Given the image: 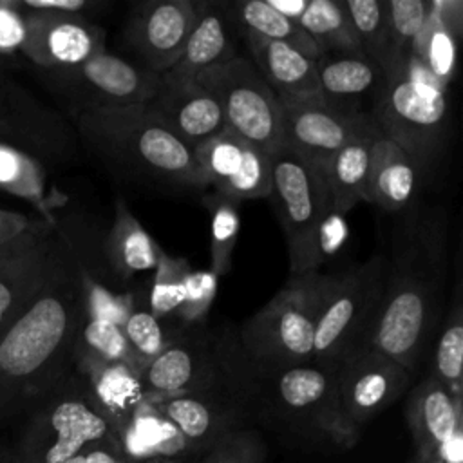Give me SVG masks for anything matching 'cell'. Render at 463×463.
<instances>
[{"instance_id": "f1b7e54d", "label": "cell", "mask_w": 463, "mask_h": 463, "mask_svg": "<svg viewBox=\"0 0 463 463\" xmlns=\"http://www.w3.org/2000/svg\"><path fill=\"white\" fill-rule=\"evenodd\" d=\"M103 248L109 264L119 279H132L154 269L161 250L121 197L116 201V215Z\"/></svg>"}, {"instance_id": "ab89813d", "label": "cell", "mask_w": 463, "mask_h": 463, "mask_svg": "<svg viewBox=\"0 0 463 463\" xmlns=\"http://www.w3.org/2000/svg\"><path fill=\"white\" fill-rule=\"evenodd\" d=\"M123 333L132 354L134 367L139 373L165 349L168 340L175 335H166L161 326V320H157L150 313L148 306L139 307V304L125 320Z\"/></svg>"}, {"instance_id": "8992f818", "label": "cell", "mask_w": 463, "mask_h": 463, "mask_svg": "<svg viewBox=\"0 0 463 463\" xmlns=\"http://www.w3.org/2000/svg\"><path fill=\"white\" fill-rule=\"evenodd\" d=\"M269 159V195L280 222L289 275L318 271L322 264V232L333 212L324 172L279 145Z\"/></svg>"}, {"instance_id": "83f0119b", "label": "cell", "mask_w": 463, "mask_h": 463, "mask_svg": "<svg viewBox=\"0 0 463 463\" xmlns=\"http://www.w3.org/2000/svg\"><path fill=\"white\" fill-rule=\"evenodd\" d=\"M378 128H371L344 145L326 168V183L335 213L344 215L358 203H365L373 141Z\"/></svg>"}, {"instance_id": "5b68a950", "label": "cell", "mask_w": 463, "mask_h": 463, "mask_svg": "<svg viewBox=\"0 0 463 463\" xmlns=\"http://www.w3.org/2000/svg\"><path fill=\"white\" fill-rule=\"evenodd\" d=\"M326 273L291 275L279 293L235 327L244 356L262 369L313 364V340Z\"/></svg>"}, {"instance_id": "7a4b0ae2", "label": "cell", "mask_w": 463, "mask_h": 463, "mask_svg": "<svg viewBox=\"0 0 463 463\" xmlns=\"http://www.w3.org/2000/svg\"><path fill=\"white\" fill-rule=\"evenodd\" d=\"M217 354L226 382L269 425L307 441L349 449L360 430L342 414L336 371L318 364L288 369L255 367L239 347L235 327L217 329Z\"/></svg>"}, {"instance_id": "7402d4cb", "label": "cell", "mask_w": 463, "mask_h": 463, "mask_svg": "<svg viewBox=\"0 0 463 463\" xmlns=\"http://www.w3.org/2000/svg\"><path fill=\"white\" fill-rule=\"evenodd\" d=\"M67 128L54 112L11 80H0V143L36 159L58 156L69 145Z\"/></svg>"}, {"instance_id": "484cf974", "label": "cell", "mask_w": 463, "mask_h": 463, "mask_svg": "<svg viewBox=\"0 0 463 463\" xmlns=\"http://www.w3.org/2000/svg\"><path fill=\"white\" fill-rule=\"evenodd\" d=\"M420 166L396 143L378 134L371 148L365 203L387 212H398L411 204L418 188Z\"/></svg>"}, {"instance_id": "60d3db41", "label": "cell", "mask_w": 463, "mask_h": 463, "mask_svg": "<svg viewBox=\"0 0 463 463\" xmlns=\"http://www.w3.org/2000/svg\"><path fill=\"white\" fill-rule=\"evenodd\" d=\"M80 282H81L85 318L109 320L123 327L125 320L137 306L136 295L132 291L116 293L109 289L96 277H92L81 264H80Z\"/></svg>"}, {"instance_id": "f546056e", "label": "cell", "mask_w": 463, "mask_h": 463, "mask_svg": "<svg viewBox=\"0 0 463 463\" xmlns=\"http://www.w3.org/2000/svg\"><path fill=\"white\" fill-rule=\"evenodd\" d=\"M0 190L31 203L51 226H54L52 210L65 201L63 195L49 192L47 172L40 159L5 143H0Z\"/></svg>"}, {"instance_id": "6da1fadb", "label": "cell", "mask_w": 463, "mask_h": 463, "mask_svg": "<svg viewBox=\"0 0 463 463\" xmlns=\"http://www.w3.org/2000/svg\"><path fill=\"white\" fill-rule=\"evenodd\" d=\"M83 322L80 262L65 248L36 297L0 333V418L65 380Z\"/></svg>"}, {"instance_id": "7bdbcfd3", "label": "cell", "mask_w": 463, "mask_h": 463, "mask_svg": "<svg viewBox=\"0 0 463 463\" xmlns=\"http://www.w3.org/2000/svg\"><path fill=\"white\" fill-rule=\"evenodd\" d=\"M199 463H264L266 447L253 429H235L212 443Z\"/></svg>"}, {"instance_id": "9c48e42d", "label": "cell", "mask_w": 463, "mask_h": 463, "mask_svg": "<svg viewBox=\"0 0 463 463\" xmlns=\"http://www.w3.org/2000/svg\"><path fill=\"white\" fill-rule=\"evenodd\" d=\"M373 121L383 137L402 146L423 168L436 157L447 132V87L411 58L389 74Z\"/></svg>"}, {"instance_id": "277c9868", "label": "cell", "mask_w": 463, "mask_h": 463, "mask_svg": "<svg viewBox=\"0 0 463 463\" xmlns=\"http://www.w3.org/2000/svg\"><path fill=\"white\" fill-rule=\"evenodd\" d=\"M74 123L114 175L159 190L206 188L192 150L145 105L74 112Z\"/></svg>"}, {"instance_id": "d4e9b609", "label": "cell", "mask_w": 463, "mask_h": 463, "mask_svg": "<svg viewBox=\"0 0 463 463\" xmlns=\"http://www.w3.org/2000/svg\"><path fill=\"white\" fill-rule=\"evenodd\" d=\"M251 63L280 101L318 96L315 60L300 51L244 33Z\"/></svg>"}, {"instance_id": "3957f363", "label": "cell", "mask_w": 463, "mask_h": 463, "mask_svg": "<svg viewBox=\"0 0 463 463\" xmlns=\"http://www.w3.org/2000/svg\"><path fill=\"white\" fill-rule=\"evenodd\" d=\"M443 279L441 222L429 217L396 230L383 293L365 345L414 373L439 317Z\"/></svg>"}, {"instance_id": "52a82bcc", "label": "cell", "mask_w": 463, "mask_h": 463, "mask_svg": "<svg viewBox=\"0 0 463 463\" xmlns=\"http://www.w3.org/2000/svg\"><path fill=\"white\" fill-rule=\"evenodd\" d=\"M387 259L373 255L344 273H326L313 340V364L336 371L367 344L385 286Z\"/></svg>"}, {"instance_id": "ee69618b", "label": "cell", "mask_w": 463, "mask_h": 463, "mask_svg": "<svg viewBox=\"0 0 463 463\" xmlns=\"http://www.w3.org/2000/svg\"><path fill=\"white\" fill-rule=\"evenodd\" d=\"M25 36L27 22L18 0H0V54L20 51Z\"/></svg>"}, {"instance_id": "c3c4849f", "label": "cell", "mask_w": 463, "mask_h": 463, "mask_svg": "<svg viewBox=\"0 0 463 463\" xmlns=\"http://www.w3.org/2000/svg\"><path fill=\"white\" fill-rule=\"evenodd\" d=\"M277 13H280L282 16H286L291 22H297L302 18L307 2L309 0H266Z\"/></svg>"}, {"instance_id": "816d5d0a", "label": "cell", "mask_w": 463, "mask_h": 463, "mask_svg": "<svg viewBox=\"0 0 463 463\" xmlns=\"http://www.w3.org/2000/svg\"><path fill=\"white\" fill-rule=\"evenodd\" d=\"M150 463H177V461H150Z\"/></svg>"}, {"instance_id": "bcb514c9", "label": "cell", "mask_w": 463, "mask_h": 463, "mask_svg": "<svg viewBox=\"0 0 463 463\" xmlns=\"http://www.w3.org/2000/svg\"><path fill=\"white\" fill-rule=\"evenodd\" d=\"M67 463H127V459L119 452L116 438L112 436L107 441L81 452L80 456L72 458Z\"/></svg>"}, {"instance_id": "f35d334b", "label": "cell", "mask_w": 463, "mask_h": 463, "mask_svg": "<svg viewBox=\"0 0 463 463\" xmlns=\"http://www.w3.org/2000/svg\"><path fill=\"white\" fill-rule=\"evenodd\" d=\"M188 269L190 264L186 259L172 257L163 248L159 250L148 295V309L157 320H166L175 315L183 298V286Z\"/></svg>"}, {"instance_id": "4fadbf2b", "label": "cell", "mask_w": 463, "mask_h": 463, "mask_svg": "<svg viewBox=\"0 0 463 463\" xmlns=\"http://www.w3.org/2000/svg\"><path fill=\"white\" fill-rule=\"evenodd\" d=\"M280 145L324 172L331 157L356 136L374 128L373 118L351 116L320 96L280 101Z\"/></svg>"}, {"instance_id": "f907efd6", "label": "cell", "mask_w": 463, "mask_h": 463, "mask_svg": "<svg viewBox=\"0 0 463 463\" xmlns=\"http://www.w3.org/2000/svg\"><path fill=\"white\" fill-rule=\"evenodd\" d=\"M430 463H445V461H443V459H439V458H436V459H432Z\"/></svg>"}, {"instance_id": "d6a6232c", "label": "cell", "mask_w": 463, "mask_h": 463, "mask_svg": "<svg viewBox=\"0 0 463 463\" xmlns=\"http://www.w3.org/2000/svg\"><path fill=\"white\" fill-rule=\"evenodd\" d=\"M360 49L387 72H392L387 0H342Z\"/></svg>"}, {"instance_id": "e575fe53", "label": "cell", "mask_w": 463, "mask_h": 463, "mask_svg": "<svg viewBox=\"0 0 463 463\" xmlns=\"http://www.w3.org/2000/svg\"><path fill=\"white\" fill-rule=\"evenodd\" d=\"M458 56V36L443 25L434 13L412 45L411 58L416 60L436 81L449 87Z\"/></svg>"}, {"instance_id": "8fae6325", "label": "cell", "mask_w": 463, "mask_h": 463, "mask_svg": "<svg viewBox=\"0 0 463 463\" xmlns=\"http://www.w3.org/2000/svg\"><path fill=\"white\" fill-rule=\"evenodd\" d=\"M47 72L52 85L69 101L72 114L90 109L145 105L159 87V74L107 49L74 67Z\"/></svg>"}, {"instance_id": "cb8c5ba5", "label": "cell", "mask_w": 463, "mask_h": 463, "mask_svg": "<svg viewBox=\"0 0 463 463\" xmlns=\"http://www.w3.org/2000/svg\"><path fill=\"white\" fill-rule=\"evenodd\" d=\"M235 56L224 13L199 4L195 25L177 61L159 78L166 85L194 83L201 74Z\"/></svg>"}, {"instance_id": "f6af8a7d", "label": "cell", "mask_w": 463, "mask_h": 463, "mask_svg": "<svg viewBox=\"0 0 463 463\" xmlns=\"http://www.w3.org/2000/svg\"><path fill=\"white\" fill-rule=\"evenodd\" d=\"M18 5L25 13H49V14L87 18L98 7V2H92V0H18Z\"/></svg>"}, {"instance_id": "30bf717a", "label": "cell", "mask_w": 463, "mask_h": 463, "mask_svg": "<svg viewBox=\"0 0 463 463\" xmlns=\"http://www.w3.org/2000/svg\"><path fill=\"white\" fill-rule=\"evenodd\" d=\"M195 83L219 103L226 130L266 156L280 145V103L253 63L235 54L201 74Z\"/></svg>"}, {"instance_id": "ac0fdd59", "label": "cell", "mask_w": 463, "mask_h": 463, "mask_svg": "<svg viewBox=\"0 0 463 463\" xmlns=\"http://www.w3.org/2000/svg\"><path fill=\"white\" fill-rule=\"evenodd\" d=\"M405 420L416 449V463H430L436 458L445 463L461 461V398L430 374L411 391Z\"/></svg>"}, {"instance_id": "d590c367", "label": "cell", "mask_w": 463, "mask_h": 463, "mask_svg": "<svg viewBox=\"0 0 463 463\" xmlns=\"http://www.w3.org/2000/svg\"><path fill=\"white\" fill-rule=\"evenodd\" d=\"M461 365H463V313H461L459 293H456L452 309L436 342L430 376L436 378L441 385H445L454 396L461 398V391H463Z\"/></svg>"}, {"instance_id": "1f68e13d", "label": "cell", "mask_w": 463, "mask_h": 463, "mask_svg": "<svg viewBox=\"0 0 463 463\" xmlns=\"http://www.w3.org/2000/svg\"><path fill=\"white\" fill-rule=\"evenodd\" d=\"M298 25L320 54L362 51L342 0H309Z\"/></svg>"}, {"instance_id": "e0dca14e", "label": "cell", "mask_w": 463, "mask_h": 463, "mask_svg": "<svg viewBox=\"0 0 463 463\" xmlns=\"http://www.w3.org/2000/svg\"><path fill=\"white\" fill-rule=\"evenodd\" d=\"M152 403L177 429L188 456L204 452L224 434L242 429L251 416L250 407L228 382Z\"/></svg>"}, {"instance_id": "7dc6e473", "label": "cell", "mask_w": 463, "mask_h": 463, "mask_svg": "<svg viewBox=\"0 0 463 463\" xmlns=\"http://www.w3.org/2000/svg\"><path fill=\"white\" fill-rule=\"evenodd\" d=\"M31 224L33 221L27 215L0 208V246L20 237L24 232L31 228Z\"/></svg>"}, {"instance_id": "4dcf8cb0", "label": "cell", "mask_w": 463, "mask_h": 463, "mask_svg": "<svg viewBox=\"0 0 463 463\" xmlns=\"http://www.w3.org/2000/svg\"><path fill=\"white\" fill-rule=\"evenodd\" d=\"M230 18L237 22L242 33L286 43L311 60L318 58V49L297 22L277 13L266 0H241L232 5Z\"/></svg>"}, {"instance_id": "603a6c76", "label": "cell", "mask_w": 463, "mask_h": 463, "mask_svg": "<svg viewBox=\"0 0 463 463\" xmlns=\"http://www.w3.org/2000/svg\"><path fill=\"white\" fill-rule=\"evenodd\" d=\"M145 107L190 150L226 130L219 103L195 81L166 85L159 78V87Z\"/></svg>"}, {"instance_id": "b9f144b4", "label": "cell", "mask_w": 463, "mask_h": 463, "mask_svg": "<svg viewBox=\"0 0 463 463\" xmlns=\"http://www.w3.org/2000/svg\"><path fill=\"white\" fill-rule=\"evenodd\" d=\"M219 277L208 269H188L183 286V298L175 311V318L183 327L201 326L217 295Z\"/></svg>"}, {"instance_id": "4316f807", "label": "cell", "mask_w": 463, "mask_h": 463, "mask_svg": "<svg viewBox=\"0 0 463 463\" xmlns=\"http://www.w3.org/2000/svg\"><path fill=\"white\" fill-rule=\"evenodd\" d=\"M78 374L85 380L89 392L116 436L130 420L134 411L146 400L139 371L127 362L92 365Z\"/></svg>"}, {"instance_id": "5bb4252c", "label": "cell", "mask_w": 463, "mask_h": 463, "mask_svg": "<svg viewBox=\"0 0 463 463\" xmlns=\"http://www.w3.org/2000/svg\"><path fill=\"white\" fill-rule=\"evenodd\" d=\"M412 374L369 345L351 353L336 367V394L347 423L362 430L369 420L407 391Z\"/></svg>"}, {"instance_id": "9a60e30c", "label": "cell", "mask_w": 463, "mask_h": 463, "mask_svg": "<svg viewBox=\"0 0 463 463\" xmlns=\"http://www.w3.org/2000/svg\"><path fill=\"white\" fill-rule=\"evenodd\" d=\"M65 246L49 222H33L14 241L0 246V333L42 289Z\"/></svg>"}, {"instance_id": "7c38bea8", "label": "cell", "mask_w": 463, "mask_h": 463, "mask_svg": "<svg viewBox=\"0 0 463 463\" xmlns=\"http://www.w3.org/2000/svg\"><path fill=\"white\" fill-rule=\"evenodd\" d=\"M139 380L150 402L224 383L217 354V329L203 324L177 329L165 349L139 373Z\"/></svg>"}, {"instance_id": "8d00e7d4", "label": "cell", "mask_w": 463, "mask_h": 463, "mask_svg": "<svg viewBox=\"0 0 463 463\" xmlns=\"http://www.w3.org/2000/svg\"><path fill=\"white\" fill-rule=\"evenodd\" d=\"M392 72L411 60L412 45L432 13V0H387Z\"/></svg>"}, {"instance_id": "ba28073f", "label": "cell", "mask_w": 463, "mask_h": 463, "mask_svg": "<svg viewBox=\"0 0 463 463\" xmlns=\"http://www.w3.org/2000/svg\"><path fill=\"white\" fill-rule=\"evenodd\" d=\"M112 430L94 403L85 380L65 378L33 412L11 463H67L112 438Z\"/></svg>"}, {"instance_id": "2e32d148", "label": "cell", "mask_w": 463, "mask_h": 463, "mask_svg": "<svg viewBox=\"0 0 463 463\" xmlns=\"http://www.w3.org/2000/svg\"><path fill=\"white\" fill-rule=\"evenodd\" d=\"M197 9L199 2L194 0H150L136 5L123 33L139 65L159 76L166 72L186 45Z\"/></svg>"}, {"instance_id": "836d02e7", "label": "cell", "mask_w": 463, "mask_h": 463, "mask_svg": "<svg viewBox=\"0 0 463 463\" xmlns=\"http://www.w3.org/2000/svg\"><path fill=\"white\" fill-rule=\"evenodd\" d=\"M110 362H127L134 367L123 327L109 320L85 318L72 351V364L76 365V371Z\"/></svg>"}, {"instance_id": "74e56055", "label": "cell", "mask_w": 463, "mask_h": 463, "mask_svg": "<svg viewBox=\"0 0 463 463\" xmlns=\"http://www.w3.org/2000/svg\"><path fill=\"white\" fill-rule=\"evenodd\" d=\"M204 203L212 215V222H210L212 266H210V269L217 277H222L232 268V257H233L239 226H241L237 201H232V199L213 194L212 197H206Z\"/></svg>"}, {"instance_id": "ffe728a7", "label": "cell", "mask_w": 463, "mask_h": 463, "mask_svg": "<svg viewBox=\"0 0 463 463\" xmlns=\"http://www.w3.org/2000/svg\"><path fill=\"white\" fill-rule=\"evenodd\" d=\"M320 99L335 110L373 118L389 76L364 51L322 52L315 60Z\"/></svg>"}, {"instance_id": "d6986e66", "label": "cell", "mask_w": 463, "mask_h": 463, "mask_svg": "<svg viewBox=\"0 0 463 463\" xmlns=\"http://www.w3.org/2000/svg\"><path fill=\"white\" fill-rule=\"evenodd\" d=\"M206 186L232 201L269 195V159L230 130L192 150Z\"/></svg>"}, {"instance_id": "44dd1931", "label": "cell", "mask_w": 463, "mask_h": 463, "mask_svg": "<svg viewBox=\"0 0 463 463\" xmlns=\"http://www.w3.org/2000/svg\"><path fill=\"white\" fill-rule=\"evenodd\" d=\"M25 22L27 36L20 51L45 71L74 67L105 49L103 29L89 18L25 13Z\"/></svg>"}, {"instance_id": "681fc988", "label": "cell", "mask_w": 463, "mask_h": 463, "mask_svg": "<svg viewBox=\"0 0 463 463\" xmlns=\"http://www.w3.org/2000/svg\"><path fill=\"white\" fill-rule=\"evenodd\" d=\"M0 463H11V459H9V454H7V456H0Z\"/></svg>"}]
</instances>
